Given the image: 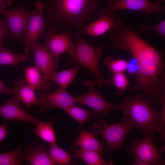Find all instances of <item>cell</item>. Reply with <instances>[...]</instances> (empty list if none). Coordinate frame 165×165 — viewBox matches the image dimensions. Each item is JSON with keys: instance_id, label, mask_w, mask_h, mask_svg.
<instances>
[{"instance_id": "obj_1", "label": "cell", "mask_w": 165, "mask_h": 165, "mask_svg": "<svg viewBox=\"0 0 165 165\" xmlns=\"http://www.w3.org/2000/svg\"><path fill=\"white\" fill-rule=\"evenodd\" d=\"M110 36L114 48L129 50L136 61V83L132 91L159 104L165 94L163 53L144 40L132 26L114 28Z\"/></svg>"}, {"instance_id": "obj_2", "label": "cell", "mask_w": 165, "mask_h": 165, "mask_svg": "<svg viewBox=\"0 0 165 165\" xmlns=\"http://www.w3.org/2000/svg\"><path fill=\"white\" fill-rule=\"evenodd\" d=\"M105 7L101 0H48L45 6L47 25L63 31L90 23Z\"/></svg>"}, {"instance_id": "obj_3", "label": "cell", "mask_w": 165, "mask_h": 165, "mask_svg": "<svg viewBox=\"0 0 165 165\" xmlns=\"http://www.w3.org/2000/svg\"><path fill=\"white\" fill-rule=\"evenodd\" d=\"M150 101L140 93L132 97L125 95L119 109L124 116L137 124L142 134H154L155 131L164 133L165 123Z\"/></svg>"}, {"instance_id": "obj_4", "label": "cell", "mask_w": 165, "mask_h": 165, "mask_svg": "<svg viewBox=\"0 0 165 165\" xmlns=\"http://www.w3.org/2000/svg\"><path fill=\"white\" fill-rule=\"evenodd\" d=\"M75 42L72 53L68 55L69 63H77L89 70L94 77V81L99 88L107 85L108 80L101 75L99 62L103 48L97 47L86 41L79 30L74 34Z\"/></svg>"}, {"instance_id": "obj_5", "label": "cell", "mask_w": 165, "mask_h": 165, "mask_svg": "<svg viewBox=\"0 0 165 165\" xmlns=\"http://www.w3.org/2000/svg\"><path fill=\"white\" fill-rule=\"evenodd\" d=\"M137 128L135 123L124 115L121 121L116 124H108L103 119L94 123L90 133L94 136L102 135L107 144V151L112 156L117 150L123 147L126 136L132 130Z\"/></svg>"}, {"instance_id": "obj_6", "label": "cell", "mask_w": 165, "mask_h": 165, "mask_svg": "<svg viewBox=\"0 0 165 165\" xmlns=\"http://www.w3.org/2000/svg\"><path fill=\"white\" fill-rule=\"evenodd\" d=\"M143 138L140 140L134 138L132 145L126 148V152L133 155L135 160H140L148 165H165V160L161 153L165 149L164 146L158 148L154 142L157 138L154 134H142Z\"/></svg>"}, {"instance_id": "obj_7", "label": "cell", "mask_w": 165, "mask_h": 165, "mask_svg": "<svg viewBox=\"0 0 165 165\" xmlns=\"http://www.w3.org/2000/svg\"><path fill=\"white\" fill-rule=\"evenodd\" d=\"M35 10L29 12V20L27 33L20 42L24 44V54L28 56L33 47L39 38H42L44 29L47 26L44 13L45 5L44 3L37 1L35 3Z\"/></svg>"}, {"instance_id": "obj_8", "label": "cell", "mask_w": 165, "mask_h": 165, "mask_svg": "<svg viewBox=\"0 0 165 165\" xmlns=\"http://www.w3.org/2000/svg\"><path fill=\"white\" fill-rule=\"evenodd\" d=\"M72 31L63 30L57 33L52 27L46 32L43 46L57 62L62 54L67 53L69 55L73 51L75 45L72 40Z\"/></svg>"}, {"instance_id": "obj_9", "label": "cell", "mask_w": 165, "mask_h": 165, "mask_svg": "<svg viewBox=\"0 0 165 165\" xmlns=\"http://www.w3.org/2000/svg\"><path fill=\"white\" fill-rule=\"evenodd\" d=\"M0 13L5 17L10 32V38L15 41H21L27 32L29 12L23 5L19 3L13 9L6 10L2 9Z\"/></svg>"}, {"instance_id": "obj_10", "label": "cell", "mask_w": 165, "mask_h": 165, "mask_svg": "<svg viewBox=\"0 0 165 165\" xmlns=\"http://www.w3.org/2000/svg\"><path fill=\"white\" fill-rule=\"evenodd\" d=\"M82 83L88 87V90L85 94L75 97L76 103L88 106L102 116H107L112 111L120 108L121 104H112L104 99L94 82L88 80L83 81Z\"/></svg>"}, {"instance_id": "obj_11", "label": "cell", "mask_w": 165, "mask_h": 165, "mask_svg": "<svg viewBox=\"0 0 165 165\" xmlns=\"http://www.w3.org/2000/svg\"><path fill=\"white\" fill-rule=\"evenodd\" d=\"M37 95V101L35 105L39 107L38 111L40 113L57 108L64 110L76 103L75 98L69 94L64 89L59 88L51 93L39 91Z\"/></svg>"}, {"instance_id": "obj_12", "label": "cell", "mask_w": 165, "mask_h": 165, "mask_svg": "<svg viewBox=\"0 0 165 165\" xmlns=\"http://www.w3.org/2000/svg\"><path fill=\"white\" fill-rule=\"evenodd\" d=\"M97 16L98 18L96 20L79 31L81 34L96 37L103 35L112 27L118 28L123 26L121 19L115 11H101Z\"/></svg>"}, {"instance_id": "obj_13", "label": "cell", "mask_w": 165, "mask_h": 165, "mask_svg": "<svg viewBox=\"0 0 165 165\" xmlns=\"http://www.w3.org/2000/svg\"><path fill=\"white\" fill-rule=\"evenodd\" d=\"M130 10L145 11L147 15L152 13L159 15L165 12V7L148 0H118L105 7L101 11Z\"/></svg>"}, {"instance_id": "obj_14", "label": "cell", "mask_w": 165, "mask_h": 165, "mask_svg": "<svg viewBox=\"0 0 165 165\" xmlns=\"http://www.w3.org/2000/svg\"><path fill=\"white\" fill-rule=\"evenodd\" d=\"M35 65L42 74L49 77L56 72L59 67L58 63L43 45L36 42L32 48Z\"/></svg>"}, {"instance_id": "obj_15", "label": "cell", "mask_w": 165, "mask_h": 165, "mask_svg": "<svg viewBox=\"0 0 165 165\" xmlns=\"http://www.w3.org/2000/svg\"><path fill=\"white\" fill-rule=\"evenodd\" d=\"M20 102L14 97L0 105V116L9 121L21 120L35 124L38 120L20 107Z\"/></svg>"}, {"instance_id": "obj_16", "label": "cell", "mask_w": 165, "mask_h": 165, "mask_svg": "<svg viewBox=\"0 0 165 165\" xmlns=\"http://www.w3.org/2000/svg\"><path fill=\"white\" fill-rule=\"evenodd\" d=\"M25 78L26 83L34 90L48 92L52 82L50 77L44 75L35 65L26 67Z\"/></svg>"}, {"instance_id": "obj_17", "label": "cell", "mask_w": 165, "mask_h": 165, "mask_svg": "<svg viewBox=\"0 0 165 165\" xmlns=\"http://www.w3.org/2000/svg\"><path fill=\"white\" fill-rule=\"evenodd\" d=\"M26 83L24 79L20 81H15L11 89L14 97L21 102L27 109L30 111L31 107L37 102V97L35 90Z\"/></svg>"}, {"instance_id": "obj_18", "label": "cell", "mask_w": 165, "mask_h": 165, "mask_svg": "<svg viewBox=\"0 0 165 165\" xmlns=\"http://www.w3.org/2000/svg\"><path fill=\"white\" fill-rule=\"evenodd\" d=\"M23 157L24 160L32 165H56L43 145L33 147L30 144L28 145L23 153Z\"/></svg>"}, {"instance_id": "obj_19", "label": "cell", "mask_w": 165, "mask_h": 165, "mask_svg": "<svg viewBox=\"0 0 165 165\" xmlns=\"http://www.w3.org/2000/svg\"><path fill=\"white\" fill-rule=\"evenodd\" d=\"M71 148L74 152V158L82 160L88 165L114 164L112 161L106 162L102 157V155L97 151L79 148L72 145L71 146Z\"/></svg>"}, {"instance_id": "obj_20", "label": "cell", "mask_w": 165, "mask_h": 165, "mask_svg": "<svg viewBox=\"0 0 165 165\" xmlns=\"http://www.w3.org/2000/svg\"><path fill=\"white\" fill-rule=\"evenodd\" d=\"M91 133L82 130L76 141L72 145L79 148L98 152L102 155L103 150L107 146L102 145Z\"/></svg>"}, {"instance_id": "obj_21", "label": "cell", "mask_w": 165, "mask_h": 165, "mask_svg": "<svg viewBox=\"0 0 165 165\" xmlns=\"http://www.w3.org/2000/svg\"><path fill=\"white\" fill-rule=\"evenodd\" d=\"M55 121L54 117L49 121L38 120L35 124L36 127L33 133L50 144L56 143V136L53 128Z\"/></svg>"}, {"instance_id": "obj_22", "label": "cell", "mask_w": 165, "mask_h": 165, "mask_svg": "<svg viewBox=\"0 0 165 165\" xmlns=\"http://www.w3.org/2000/svg\"><path fill=\"white\" fill-rule=\"evenodd\" d=\"M80 68L79 66L59 72H55L50 77L52 82L57 83L59 88L66 89L75 79Z\"/></svg>"}, {"instance_id": "obj_23", "label": "cell", "mask_w": 165, "mask_h": 165, "mask_svg": "<svg viewBox=\"0 0 165 165\" xmlns=\"http://www.w3.org/2000/svg\"><path fill=\"white\" fill-rule=\"evenodd\" d=\"M64 110L81 125H84L90 119L97 118L99 115L93 110H87L74 105Z\"/></svg>"}, {"instance_id": "obj_24", "label": "cell", "mask_w": 165, "mask_h": 165, "mask_svg": "<svg viewBox=\"0 0 165 165\" xmlns=\"http://www.w3.org/2000/svg\"><path fill=\"white\" fill-rule=\"evenodd\" d=\"M27 59L28 56L25 54L16 53L0 46V66L9 65L16 67L19 63Z\"/></svg>"}, {"instance_id": "obj_25", "label": "cell", "mask_w": 165, "mask_h": 165, "mask_svg": "<svg viewBox=\"0 0 165 165\" xmlns=\"http://www.w3.org/2000/svg\"><path fill=\"white\" fill-rule=\"evenodd\" d=\"M48 153L56 165H69L72 157L66 151L58 146L56 143L50 144Z\"/></svg>"}, {"instance_id": "obj_26", "label": "cell", "mask_w": 165, "mask_h": 165, "mask_svg": "<svg viewBox=\"0 0 165 165\" xmlns=\"http://www.w3.org/2000/svg\"><path fill=\"white\" fill-rule=\"evenodd\" d=\"M23 160L21 144L11 151L0 153V165H19Z\"/></svg>"}, {"instance_id": "obj_27", "label": "cell", "mask_w": 165, "mask_h": 165, "mask_svg": "<svg viewBox=\"0 0 165 165\" xmlns=\"http://www.w3.org/2000/svg\"><path fill=\"white\" fill-rule=\"evenodd\" d=\"M108 80L107 85L114 86L116 89V93L119 96L123 94L130 85V82L124 72L113 73L112 77Z\"/></svg>"}, {"instance_id": "obj_28", "label": "cell", "mask_w": 165, "mask_h": 165, "mask_svg": "<svg viewBox=\"0 0 165 165\" xmlns=\"http://www.w3.org/2000/svg\"><path fill=\"white\" fill-rule=\"evenodd\" d=\"M129 63L123 59H115L112 56L106 58L103 62L104 65L113 73L124 72L127 68Z\"/></svg>"}, {"instance_id": "obj_29", "label": "cell", "mask_w": 165, "mask_h": 165, "mask_svg": "<svg viewBox=\"0 0 165 165\" xmlns=\"http://www.w3.org/2000/svg\"><path fill=\"white\" fill-rule=\"evenodd\" d=\"M139 28L142 31L148 30L154 32L164 38L165 37V20L153 25L143 23L140 25Z\"/></svg>"}, {"instance_id": "obj_30", "label": "cell", "mask_w": 165, "mask_h": 165, "mask_svg": "<svg viewBox=\"0 0 165 165\" xmlns=\"http://www.w3.org/2000/svg\"><path fill=\"white\" fill-rule=\"evenodd\" d=\"M8 29L6 19H0V46L3 44L5 39L10 38V33L8 32Z\"/></svg>"}, {"instance_id": "obj_31", "label": "cell", "mask_w": 165, "mask_h": 165, "mask_svg": "<svg viewBox=\"0 0 165 165\" xmlns=\"http://www.w3.org/2000/svg\"><path fill=\"white\" fill-rule=\"evenodd\" d=\"M7 127L5 122L2 125L0 126V145L1 141L3 140L8 135Z\"/></svg>"}, {"instance_id": "obj_32", "label": "cell", "mask_w": 165, "mask_h": 165, "mask_svg": "<svg viewBox=\"0 0 165 165\" xmlns=\"http://www.w3.org/2000/svg\"><path fill=\"white\" fill-rule=\"evenodd\" d=\"M12 93L11 88L6 87L4 84L3 81L0 79V94H10Z\"/></svg>"}, {"instance_id": "obj_33", "label": "cell", "mask_w": 165, "mask_h": 165, "mask_svg": "<svg viewBox=\"0 0 165 165\" xmlns=\"http://www.w3.org/2000/svg\"><path fill=\"white\" fill-rule=\"evenodd\" d=\"M13 0H0V12L2 9L11 6Z\"/></svg>"}, {"instance_id": "obj_34", "label": "cell", "mask_w": 165, "mask_h": 165, "mask_svg": "<svg viewBox=\"0 0 165 165\" xmlns=\"http://www.w3.org/2000/svg\"><path fill=\"white\" fill-rule=\"evenodd\" d=\"M133 165H148L146 163L140 160H135Z\"/></svg>"}, {"instance_id": "obj_35", "label": "cell", "mask_w": 165, "mask_h": 165, "mask_svg": "<svg viewBox=\"0 0 165 165\" xmlns=\"http://www.w3.org/2000/svg\"><path fill=\"white\" fill-rule=\"evenodd\" d=\"M118 0H108V2L110 5H111L114 3Z\"/></svg>"}, {"instance_id": "obj_36", "label": "cell", "mask_w": 165, "mask_h": 165, "mask_svg": "<svg viewBox=\"0 0 165 165\" xmlns=\"http://www.w3.org/2000/svg\"><path fill=\"white\" fill-rule=\"evenodd\" d=\"M157 1V3L160 5V4L163 2L165 1V0H156Z\"/></svg>"}]
</instances>
